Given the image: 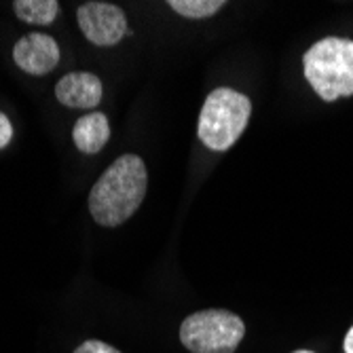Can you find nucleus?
Returning a JSON list of instances; mask_svg holds the SVG:
<instances>
[{
  "label": "nucleus",
  "mask_w": 353,
  "mask_h": 353,
  "mask_svg": "<svg viewBox=\"0 0 353 353\" xmlns=\"http://www.w3.org/2000/svg\"><path fill=\"white\" fill-rule=\"evenodd\" d=\"M13 59L23 72L43 77L57 66L59 47L51 37L41 34V32H32V34H26L15 43Z\"/></svg>",
  "instance_id": "nucleus-6"
},
{
  "label": "nucleus",
  "mask_w": 353,
  "mask_h": 353,
  "mask_svg": "<svg viewBox=\"0 0 353 353\" xmlns=\"http://www.w3.org/2000/svg\"><path fill=\"white\" fill-rule=\"evenodd\" d=\"M250 114L252 102L243 93L227 87L212 91L199 114V140L216 152L231 148L243 134Z\"/></svg>",
  "instance_id": "nucleus-3"
},
{
  "label": "nucleus",
  "mask_w": 353,
  "mask_h": 353,
  "mask_svg": "<svg viewBox=\"0 0 353 353\" xmlns=\"http://www.w3.org/2000/svg\"><path fill=\"white\" fill-rule=\"evenodd\" d=\"M11 138H13V125H11L7 114L0 112V150H3L5 146H9Z\"/></svg>",
  "instance_id": "nucleus-12"
},
{
  "label": "nucleus",
  "mask_w": 353,
  "mask_h": 353,
  "mask_svg": "<svg viewBox=\"0 0 353 353\" xmlns=\"http://www.w3.org/2000/svg\"><path fill=\"white\" fill-rule=\"evenodd\" d=\"M85 39L98 47H112L127 34L125 13L110 3H85L77 11Z\"/></svg>",
  "instance_id": "nucleus-5"
},
{
  "label": "nucleus",
  "mask_w": 353,
  "mask_h": 353,
  "mask_svg": "<svg viewBox=\"0 0 353 353\" xmlns=\"http://www.w3.org/2000/svg\"><path fill=\"white\" fill-rule=\"evenodd\" d=\"M74 353H121V351H117L114 347H110L102 341H87V343L79 345Z\"/></svg>",
  "instance_id": "nucleus-11"
},
{
  "label": "nucleus",
  "mask_w": 353,
  "mask_h": 353,
  "mask_svg": "<svg viewBox=\"0 0 353 353\" xmlns=\"http://www.w3.org/2000/svg\"><path fill=\"white\" fill-rule=\"evenodd\" d=\"M13 9L15 15L26 23L49 26L59 13V3L57 0H17L13 3Z\"/></svg>",
  "instance_id": "nucleus-9"
},
{
  "label": "nucleus",
  "mask_w": 353,
  "mask_h": 353,
  "mask_svg": "<svg viewBox=\"0 0 353 353\" xmlns=\"http://www.w3.org/2000/svg\"><path fill=\"white\" fill-rule=\"evenodd\" d=\"M110 138V125L106 114L102 112H89L81 117L72 130V140L77 148L85 154L100 152Z\"/></svg>",
  "instance_id": "nucleus-8"
},
{
  "label": "nucleus",
  "mask_w": 353,
  "mask_h": 353,
  "mask_svg": "<svg viewBox=\"0 0 353 353\" xmlns=\"http://www.w3.org/2000/svg\"><path fill=\"white\" fill-rule=\"evenodd\" d=\"M294 353H313V351H307V349H301V351H294Z\"/></svg>",
  "instance_id": "nucleus-14"
},
{
  "label": "nucleus",
  "mask_w": 353,
  "mask_h": 353,
  "mask_svg": "<svg viewBox=\"0 0 353 353\" xmlns=\"http://www.w3.org/2000/svg\"><path fill=\"white\" fill-rule=\"evenodd\" d=\"M148 176L138 154H123L89 192V212L100 227H119L144 201Z\"/></svg>",
  "instance_id": "nucleus-1"
},
{
  "label": "nucleus",
  "mask_w": 353,
  "mask_h": 353,
  "mask_svg": "<svg viewBox=\"0 0 353 353\" xmlns=\"http://www.w3.org/2000/svg\"><path fill=\"white\" fill-rule=\"evenodd\" d=\"M55 98L66 108H95L102 100V81L91 72H70L57 81Z\"/></svg>",
  "instance_id": "nucleus-7"
},
{
  "label": "nucleus",
  "mask_w": 353,
  "mask_h": 353,
  "mask_svg": "<svg viewBox=\"0 0 353 353\" xmlns=\"http://www.w3.org/2000/svg\"><path fill=\"white\" fill-rule=\"evenodd\" d=\"M170 7L188 19H205L218 13L224 3L222 0H170Z\"/></svg>",
  "instance_id": "nucleus-10"
},
{
  "label": "nucleus",
  "mask_w": 353,
  "mask_h": 353,
  "mask_svg": "<svg viewBox=\"0 0 353 353\" xmlns=\"http://www.w3.org/2000/svg\"><path fill=\"white\" fill-rule=\"evenodd\" d=\"M345 353H353V326L349 328V332H347V336H345Z\"/></svg>",
  "instance_id": "nucleus-13"
},
{
  "label": "nucleus",
  "mask_w": 353,
  "mask_h": 353,
  "mask_svg": "<svg viewBox=\"0 0 353 353\" xmlns=\"http://www.w3.org/2000/svg\"><path fill=\"white\" fill-rule=\"evenodd\" d=\"M305 77L326 102L353 95V41L324 39L305 55Z\"/></svg>",
  "instance_id": "nucleus-2"
},
{
  "label": "nucleus",
  "mask_w": 353,
  "mask_h": 353,
  "mask_svg": "<svg viewBox=\"0 0 353 353\" xmlns=\"http://www.w3.org/2000/svg\"><path fill=\"white\" fill-rule=\"evenodd\" d=\"M243 334L241 317L222 309L197 311L180 326V341L192 353H233Z\"/></svg>",
  "instance_id": "nucleus-4"
}]
</instances>
